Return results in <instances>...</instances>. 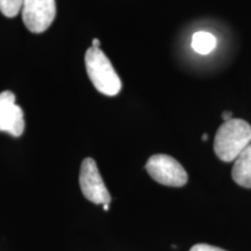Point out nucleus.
<instances>
[{"instance_id":"1a4fd4ad","label":"nucleus","mask_w":251,"mask_h":251,"mask_svg":"<svg viewBox=\"0 0 251 251\" xmlns=\"http://www.w3.org/2000/svg\"><path fill=\"white\" fill-rule=\"evenodd\" d=\"M24 0H0V12L7 18H14L23 9Z\"/></svg>"},{"instance_id":"7ed1b4c3","label":"nucleus","mask_w":251,"mask_h":251,"mask_svg":"<svg viewBox=\"0 0 251 251\" xmlns=\"http://www.w3.org/2000/svg\"><path fill=\"white\" fill-rule=\"evenodd\" d=\"M146 169L153 180L165 186L181 187L187 183V172L183 165L169 155H152L147 162Z\"/></svg>"},{"instance_id":"f03ea898","label":"nucleus","mask_w":251,"mask_h":251,"mask_svg":"<svg viewBox=\"0 0 251 251\" xmlns=\"http://www.w3.org/2000/svg\"><path fill=\"white\" fill-rule=\"evenodd\" d=\"M86 71L90 80L100 93L114 97L121 91V80L112 63L99 48L87 49L85 54Z\"/></svg>"},{"instance_id":"423d86ee","label":"nucleus","mask_w":251,"mask_h":251,"mask_svg":"<svg viewBox=\"0 0 251 251\" xmlns=\"http://www.w3.org/2000/svg\"><path fill=\"white\" fill-rule=\"evenodd\" d=\"M25 130V115L20 106L15 103V96L11 91L0 93V131L12 136H21Z\"/></svg>"},{"instance_id":"9d476101","label":"nucleus","mask_w":251,"mask_h":251,"mask_svg":"<svg viewBox=\"0 0 251 251\" xmlns=\"http://www.w3.org/2000/svg\"><path fill=\"white\" fill-rule=\"evenodd\" d=\"M190 251H227L225 249H221V248L209 246V244H196L191 248Z\"/></svg>"},{"instance_id":"6e6552de","label":"nucleus","mask_w":251,"mask_h":251,"mask_svg":"<svg viewBox=\"0 0 251 251\" xmlns=\"http://www.w3.org/2000/svg\"><path fill=\"white\" fill-rule=\"evenodd\" d=\"M216 47L215 36L207 31H197L192 36V48L200 55H207L212 52Z\"/></svg>"},{"instance_id":"4468645a","label":"nucleus","mask_w":251,"mask_h":251,"mask_svg":"<svg viewBox=\"0 0 251 251\" xmlns=\"http://www.w3.org/2000/svg\"><path fill=\"white\" fill-rule=\"evenodd\" d=\"M207 139H208V135L205 134V135H203V136H202V140H203V141H207Z\"/></svg>"},{"instance_id":"20e7f679","label":"nucleus","mask_w":251,"mask_h":251,"mask_svg":"<svg viewBox=\"0 0 251 251\" xmlns=\"http://www.w3.org/2000/svg\"><path fill=\"white\" fill-rule=\"evenodd\" d=\"M79 185L84 197L96 205L111 202V194L103 183L98 166L93 158H85L79 171Z\"/></svg>"},{"instance_id":"f257e3e1","label":"nucleus","mask_w":251,"mask_h":251,"mask_svg":"<svg viewBox=\"0 0 251 251\" xmlns=\"http://www.w3.org/2000/svg\"><path fill=\"white\" fill-rule=\"evenodd\" d=\"M251 143V126L241 119H231L220 126L214 139V151L224 162H234Z\"/></svg>"},{"instance_id":"39448f33","label":"nucleus","mask_w":251,"mask_h":251,"mask_svg":"<svg viewBox=\"0 0 251 251\" xmlns=\"http://www.w3.org/2000/svg\"><path fill=\"white\" fill-rule=\"evenodd\" d=\"M23 20L31 33H43L56 17L55 0H24Z\"/></svg>"},{"instance_id":"0eeeda50","label":"nucleus","mask_w":251,"mask_h":251,"mask_svg":"<svg viewBox=\"0 0 251 251\" xmlns=\"http://www.w3.org/2000/svg\"><path fill=\"white\" fill-rule=\"evenodd\" d=\"M231 177L240 186L251 188V143L234 161Z\"/></svg>"},{"instance_id":"ddd939ff","label":"nucleus","mask_w":251,"mask_h":251,"mask_svg":"<svg viewBox=\"0 0 251 251\" xmlns=\"http://www.w3.org/2000/svg\"><path fill=\"white\" fill-rule=\"evenodd\" d=\"M103 209H105V211H108V209H109V203H106V205H103Z\"/></svg>"},{"instance_id":"f8f14e48","label":"nucleus","mask_w":251,"mask_h":251,"mask_svg":"<svg viewBox=\"0 0 251 251\" xmlns=\"http://www.w3.org/2000/svg\"><path fill=\"white\" fill-rule=\"evenodd\" d=\"M92 47H93V48H99V47H100V41L98 39H94L92 41Z\"/></svg>"},{"instance_id":"9b49d317","label":"nucleus","mask_w":251,"mask_h":251,"mask_svg":"<svg viewBox=\"0 0 251 251\" xmlns=\"http://www.w3.org/2000/svg\"><path fill=\"white\" fill-rule=\"evenodd\" d=\"M222 118H224L225 122H226V121L231 120V119H234V118H233V113H231V112H228V111H226V112L222 113Z\"/></svg>"}]
</instances>
